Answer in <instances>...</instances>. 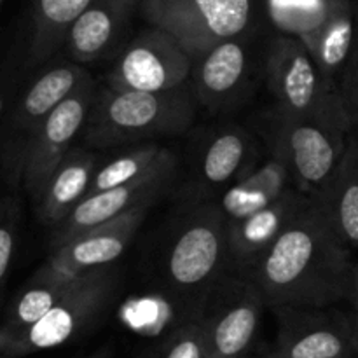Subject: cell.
<instances>
[{"mask_svg": "<svg viewBox=\"0 0 358 358\" xmlns=\"http://www.w3.org/2000/svg\"><path fill=\"white\" fill-rule=\"evenodd\" d=\"M352 269V248L339 240L311 201L259 262L250 278L271 311L331 308L350 299Z\"/></svg>", "mask_w": 358, "mask_h": 358, "instance_id": "obj_1", "label": "cell"}, {"mask_svg": "<svg viewBox=\"0 0 358 358\" xmlns=\"http://www.w3.org/2000/svg\"><path fill=\"white\" fill-rule=\"evenodd\" d=\"M196 94L191 83L163 93L98 91L83 136L91 149L129 145L157 136L187 131L196 117Z\"/></svg>", "mask_w": 358, "mask_h": 358, "instance_id": "obj_2", "label": "cell"}, {"mask_svg": "<svg viewBox=\"0 0 358 358\" xmlns=\"http://www.w3.org/2000/svg\"><path fill=\"white\" fill-rule=\"evenodd\" d=\"M227 229L229 224L215 199H191L173 220L161 266L175 296L198 308L213 283L231 268Z\"/></svg>", "mask_w": 358, "mask_h": 358, "instance_id": "obj_3", "label": "cell"}, {"mask_svg": "<svg viewBox=\"0 0 358 358\" xmlns=\"http://www.w3.org/2000/svg\"><path fill=\"white\" fill-rule=\"evenodd\" d=\"M266 73L280 110L352 135L341 93L325 83L301 38L276 37L268 49Z\"/></svg>", "mask_w": 358, "mask_h": 358, "instance_id": "obj_4", "label": "cell"}, {"mask_svg": "<svg viewBox=\"0 0 358 358\" xmlns=\"http://www.w3.org/2000/svg\"><path fill=\"white\" fill-rule=\"evenodd\" d=\"M259 129L271 156L287 166L294 187L310 196L334 173L350 136L320 122L294 117L278 107L266 112Z\"/></svg>", "mask_w": 358, "mask_h": 358, "instance_id": "obj_5", "label": "cell"}, {"mask_svg": "<svg viewBox=\"0 0 358 358\" xmlns=\"http://www.w3.org/2000/svg\"><path fill=\"white\" fill-rule=\"evenodd\" d=\"M117 287L119 273L114 266H103L79 275L52 310L24 334L0 348V355L23 358L80 338L103 317Z\"/></svg>", "mask_w": 358, "mask_h": 358, "instance_id": "obj_6", "label": "cell"}, {"mask_svg": "<svg viewBox=\"0 0 358 358\" xmlns=\"http://www.w3.org/2000/svg\"><path fill=\"white\" fill-rule=\"evenodd\" d=\"M264 308L268 306L257 283L227 269L192 315L201 325L208 358H247Z\"/></svg>", "mask_w": 358, "mask_h": 358, "instance_id": "obj_7", "label": "cell"}, {"mask_svg": "<svg viewBox=\"0 0 358 358\" xmlns=\"http://www.w3.org/2000/svg\"><path fill=\"white\" fill-rule=\"evenodd\" d=\"M255 0H142V16L173 35L192 59L217 44L241 38L254 21Z\"/></svg>", "mask_w": 358, "mask_h": 358, "instance_id": "obj_8", "label": "cell"}, {"mask_svg": "<svg viewBox=\"0 0 358 358\" xmlns=\"http://www.w3.org/2000/svg\"><path fill=\"white\" fill-rule=\"evenodd\" d=\"M192 58L168 31L149 27L126 44L107 73V86L117 91L163 93L189 83Z\"/></svg>", "mask_w": 358, "mask_h": 358, "instance_id": "obj_9", "label": "cell"}, {"mask_svg": "<svg viewBox=\"0 0 358 358\" xmlns=\"http://www.w3.org/2000/svg\"><path fill=\"white\" fill-rule=\"evenodd\" d=\"M96 94L98 86L90 76L69 100L63 101L28 135L20 170L24 189L30 194H42L49 177L73 149L72 143L77 136H83Z\"/></svg>", "mask_w": 358, "mask_h": 358, "instance_id": "obj_10", "label": "cell"}, {"mask_svg": "<svg viewBox=\"0 0 358 358\" xmlns=\"http://www.w3.org/2000/svg\"><path fill=\"white\" fill-rule=\"evenodd\" d=\"M276 341L266 358H355L350 315L334 308H282Z\"/></svg>", "mask_w": 358, "mask_h": 358, "instance_id": "obj_11", "label": "cell"}, {"mask_svg": "<svg viewBox=\"0 0 358 358\" xmlns=\"http://www.w3.org/2000/svg\"><path fill=\"white\" fill-rule=\"evenodd\" d=\"M175 170H177V159L173 157L159 170L140 180L84 198V201L58 227H55L51 236V252L65 247L66 243L93 227L124 215L143 203L157 201V198L170 187Z\"/></svg>", "mask_w": 358, "mask_h": 358, "instance_id": "obj_12", "label": "cell"}, {"mask_svg": "<svg viewBox=\"0 0 358 358\" xmlns=\"http://www.w3.org/2000/svg\"><path fill=\"white\" fill-rule=\"evenodd\" d=\"M313 198L299 189L290 187L261 212L229 224L231 269L250 276L264 255L275 247L290 224L311 205Z\"/></svg>", "mask_w": 358, "mask_h": 358, "instance_id": "obj_13", "label": "cell"}, {"mask_svg": "<svg viewBox=\"0 0 358 358\" xmlns=\"http://www.w3.org/2000/svg\"><path fill=\"white\" fill-rule=\"evenodd\" d=\"M154 203H143L110 222L86 231L65 247L51 252L44 264L66 276H79L91 269L112 266L131 243Z\"/></svg>", "mask_w": 358, "mask_h": 358, "instance_id": "obj_14", "label": "cell"}, {"mask_svg": "<svg viewBox=\"0 0 358 358\" xmlns=\"http://www.w3.org/2000/svg\"><path fill=\"white\" fill-rule=\"evenodd\" d=\"M142 0H94L70 28L65 52L77 65L110 56L126 38Z\"/></svg>", "mask_w": 358, "mask_h": 358, "instance_id": "obj_15", "label": "cell"}, {"mask_svg": "<svg viewBox=\"0 0 358 358\" xmlns=\"http://www.w3.org/2000/svg\"><path fill=\"white\" fill-rule=\"evenodd\" d=\"M257 143L240 126H226L210 136L199 154L198 180L192 187L191 199H213L212 192H224L255 170Z\"/></svg>", "mask_w": 358, "mask_h": 358, "instance_id": "obj_16", "label": "cell"}, {"mask_svg": "<svg viewBox=\"0 0 358 358\" xmlns=\"http://www.w3.org/2000/svg\"><path fill=\"white\" fill-rule=\"evenodd\" d=\"M357 27L352 0H324L313 27L297 37L308 48L325 83L334 90H339L343 70L355 45Z\"/></svg>", "mask_w": 358, "mask_h": 358, "instance_id": "obj_17", "label": "cell"}, {"mask_svg": "<svg viewBox=\"0 0 358 358\" xmlns=\"http://www.w3.org/2000/svg\"><path fill=\"white\" fill-rule=\"evenodd\" d=\"M248 55L241 38L217 44L192 59L191 86L198 103L217 112L238 96L247 80Z\"/></svg>", "mask_w": 358, "mask_h": 358, "instance_id": "obj_18", "label": "cell"}, {"mask_svg": "<svg viewBox=\"0 0 358 358\" xmlns=\"http://www.w3.org/2000/svg\"><path fill=\"white\" fill-rule=\"evenodd\" d=\"M313 201L339 240L358 247V136L350 135L346 150L327 182L315 192Z\"/></svg>", "mask_w": 358, "mask_h": 358, "instance_id": "obj_19", "label": "cell"}, {"mask_svg": "<svg viewBox=\"0 0 358 358\" xmlns=\"http://www.w3.org/2000/svg\"><path fill=\"white\" fill-rule=\"evenodd\" d=\"M96 170V154L73 147L38 196V219L45 226L58 227L84 201Z\"/></svg>", "mask_w": 358, "mask_h": 358, "instance_id": "obj_20", "label": "cell"}, {"mask_svg": "<svg viewBox=\"0 0 358 358\" xmlns=\"http://www.w3.org/2000/svg\"><path fill=\"white\" fill-rule=\"evenodd\" d=\"M91 73L77 63H59L37 77L34 84L21 96L13 112V126L27 135L69 100Z\"/></svg>", "mask_w": 358, "mask_h": 358, "instance_id": "obj_21", "label": "cell"}, {"mask_svg": "<svg viewBox=\"0 0 358 358\" xmlns=\"http://www.w3.org/2000/svg\"><path fill=\"white\" fill-rule=\"evenodd\" d=\"M290 187H294V182L289 170L271 156L247 177L220 192L215 201L227 224H233L264 210Z\"/></svg>", "mask_w": 358, "mask_h": 358, "instance_id": "obj_22", "label": "cell"}, {"mask_svg": "<svg viewBox=\"0 0 358 358\" xmlns=\"http://www.w3.org/2000/svg\"><path fill=\"white\" fill-rule=\"evenodd\" d=\"M77 276H66L42 264L28 285L16 296L7 310L0 329V348L13 343L34 327L52 310L56 303L73 285Z\"/></svg>", "mask_w": 358, "mask_h": 358, "instance_id": "obj_23", "label": "cell"}, {"mask_svg": "<svg viewBox=\"0 0 358 358\" xmlns=\"http://www.w3.org/2000/svg\"><path fill=\"white\" fill-rule=\"evenodd\" d=\"M94 0H35L30 59L48 62L65 45L66 35Z\"/></svg>", "mask_w": 358, "mask_h": 358, "instance_id": "obj_24", "label": "cell"}, {"mask_svg": "<svg viewBox=\"0 0 358 358\" xmlns=\"http://www.w3.org/2000/svg\"><path fill=\"white\" fill-rule=\"evenodd\" d=\"M173 157L171 150H168L166 147H161L152 142L142 143L128 152L119 154L114 159L98 168L87 196L100 194L103 191H110V189L140 180V178L159 170Z\"/></svg>", "mask_w": 358, "mask_h": 358, "instance_id": "obj_25", "label": "cell"}, {"mask_svg": "<svg viewBox=\"0 0 358 358\" xmlns=\"http://www.w3.org/2000/svg\"><path fill=\"white\" fill-rule=\"evenodd\" d=\"M143 358H208L201 325L196 318L178 325L163 336Z\"/></svg>", "mask_w": 358, "mask_h": 358, "instance_id": "obj_26", "label": "cell"}, {"mask_svg": "<svg viewBox=\"0 0 358 358\" xmlns=\"http://www.w3.org/2000/svg\"><path fill=\"white\" fill-rule=\"evenodd\" d=\"M20 206L14 198H6L2 203V222H0V282L6 287L10 268L14 264L20 240Z\"/></svg>", "mask_w": 358, "mask_h": 358, "instance_id": "obj_27", "label": "cell"}, {"mask_svg": "<svg viewBox=\"0 0 358 358\" xmlns=\"http://www.w3.org/2000/svg\"><path fill=\"white\" fill-rule=\"evenodd\" d=\"M339 93L352 124V135L358 136V27L355 45L339 80Z\"/></svg>", "mask_w": 358, "mask_h": 358, "instance_id": "obj_28", "label": "cell"}, {"mask_svg": "<svg viewBox=\"0 0 358 358\" xmlns=\"http://www.w3.org/2000/svg\"><path fill=\"white\" fill-rule=\"evenodd\" d=\"M350 301L353 306L358 308V262L353 264L352 269V289H350Z\"/></svg>", "mask_w": 358, "mask_h": 358, "instance_id": "obj_29", "label": "cell"}, {"mask_svg": "<svg viewBox=\"0 0 358 358\" xmlns=\"http://www.w3.org/2000/svg\"><path fill=\"white\" fill-rule=\"evenodd\" d=\"M87 358H114V350H112V346H101L100 350L91 353Z\"/></svg>", "mask_w": 358, "mask_h": 358, "instance_id": "obj_30", "label": "cell"}, {"mask_svg": "<svg viewBox=\"0 0 358 358\" xmlns=\"http://www.w3.org/2000/svg\"><path fill=\"white\" fill-rule=\"evenodd\" d=\"M350 318H352V327H353V338H355V346H357V355H358V308H355V311H353L352 315H350Z\"/></svg>", "mask_w": 358, "mask_h": 358, "instance_id": "obj_31", "label": "cell"}, {"mask_svg": "<svg viewBox=\"0 0 358 358\" xmlns=\"http://www.w3.org/2000/svg\"><path fill=\"white\" fill-rule=\"evenodd\" d=\"M355 13H357V23H358V0L355 2Z\"/></svg>", "mask_w": 358, "mask_h": 358, "instance_id": "obj_32", "label": "cell"}, {"mask_svg": "<svg viewBox=\"0 0 358 358\" xmlns=\"http://www.w3.org/2000/svg\"><path fill=\"white\" fill-rule=\"evenodd\" d=\"M247 358H266V357H250V355H248Z\"/></svg>", "mask_w": 358, "mask_h": 358, "instance_id": "obj_33", "label": "cell"}]
</instances>
